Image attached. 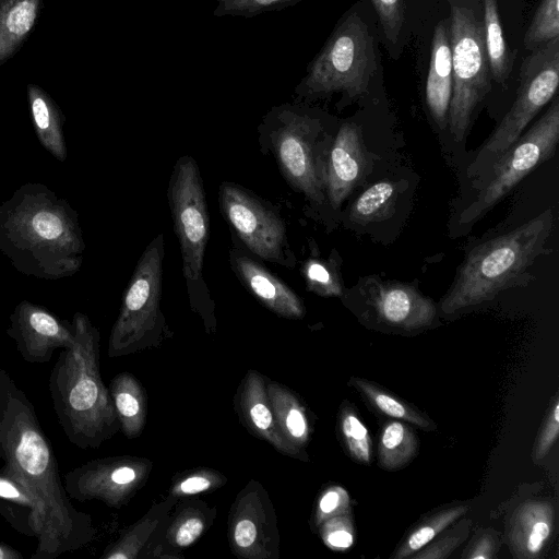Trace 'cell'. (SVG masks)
<instances>
[{
	"label": "cell",
	"mask_w": 559,
	"mask_h": 559,
	"mask_svg": "<svg viewBox=\"0 0 559 559\" xmlns=\"http://www.w3.org/2000/svg\"><path fill=\"white\" fill-rule=\"evenodd\" d=\"M499 548V534L493 530H485L474 538L464 557L467 559H492Z\"/></svg>",
	"instance_id": "44"
},
{
	"label": "cell",
	"mask_w": 559,
	"mask_h": 559,
	"mask_svg": "<svg viewBox=\"0 0 559 559\" xmlns=\"http://www.w3.org/2000/svg\"><path fill=\"white\" fill-rule=\"evenodd\" d=\"M218 203L231 234L249 252L271 263L295 267L285 223L273 205L228 181L219 186Z\"/></svg>",
	"instance_id": "12"
},
{
	"label": "cell",
	"mask_w": 559,
	"mask_h": 559,
	"mask_svg": "<svg viewBox=\"0 0 559 559\" xmlns=\"http://www.w3.org/2000/svg\"><path fill=\"white\" fill-rule=\"evenodd\" d=\"M485 46L491 79L506 86L512 71V59L503 36L498 0H481Z\"/></svg>",
	"instance_id": "29"
},
{
	"label": "cell",
	"mask_w": 559,
	"mask_h": 559,
	"mask_svg": "<svg viewBox=\"0 0 559 559\" xmlns=\"http://www.w3.org/2000/svg\"><path fill=\"white\" fill-rule=\"evenodd\" d=\"M307 288L320 296H340L342 282L332 261L309 258L301 267Z\"/></svg>",
	"instance_id": "37"
},
{
	"label": "cell",
	"mask_w": 559,
	"mask_h": 559,
	"mask_svg": "<svg viewBox=\"0 0 559 559\" xmlns=\"http://www.w3.org/2000/svg\"><path fill=\"white\" fill-rule=\"evenodd\" d=\"M366 166L360 129L353 122L343 123L326 157L325 197L336 210L360 180Z\"/></svg>",
	"instance_id": "18"
},
{
	"label": "cell",
	"mask_w": 559,
	"mask_h": 559,
	"mask_svg": "<svg viewBox=\"0 0 559 559\" xmlns=\"http://www.w3.org/2000/svg\"><path fill=\"white\" fill-rule=\"evenodd\" d=\"M230 267L260 304L286 319H301L305 306L298 295L267 270L257 257L249 252L231 234L229 249Z\"/></svg>",
	"instance_id": "16"
},
{
	"label": "cell",
	"mask_w": 559,
	"mask_h": 559,
	"mask_svg": "<svg viewBox=\"0 0 559 559\" xmlns=\"http://www.w3.org/2000/svg\"><path fill=\"white\" fill-rule=\"evenodd\" d=\"M237 412L246 429L280 453L308 461V456L293 448L282 436L275 420L266 390V378L250 369L241 380L236 397Z\"/></svg>",
	"instance_id": "17"
},
{
	"label": "cell",
	"mask_w": 559,
	"mask_h": 559,
	"mask_svg": "<svg viewBox=\"0 0 559 559\" xmlns=\"http://www.w3.org/2000/svg\"><path fill=\"white\" fill-rule=\"evenodd\" d=\"M177 498L168 495L153 504L134 524L128 527L117 540L108 545L102 559H147L167 525Z\"/></svg>",
	"instance_id": "23"
},
{
	"label": "cell",
	"mask_w": 559,
	"mask_h": 559,
	"mask_svg": "<svg viewBox=\"0 0 559 559\" xmlns=\"http://www.w3.org/2000/svg\"><path fill=\"white\" fill-rule=\"evenodd\" d=\"M0 559H23V555L15 548L0 542Z\"/></svg>",
	"instance_id": "45"
},
{
	"label": "cell",
	"mask_w": 559,
	"mask_h": 559,
	"mask_svg": "<svg viewBox=\"0 0 559 559\" xmlns=\"http://www.w3.org/2000/svg\"><path fill=\"white\" fill-rule=\"evenodd\" d=\"M378 14L386 44L395 48L405 23L404 0H371Z\"/></svg>",
	"instance_id": "40"
},
{
	"label": "cell",
	"mask_w": 559,
	"mask_h": 559,
	"mask_svg": "<svg viewBox=\"0 0 559 559\" xmlns=\"http://www.w3.org/2000/svg\"><path fill=\"white\" fill-rule=\"evenodd\" d=\"M471 521L463 519L449 531H442V535L433 538L420 550L413 554L414 559H443L448 558L468 536Z\"/></svg>",
	"instance_id": "39"
},
{
	"label": "cell",
	"mask_w": 559,
	"mask_h": 559,
	"mask_svg": "<svg viewBox=\"0 0 559 559\" xmlns=\"http://www.w3.org/2000/svg\"><path fill=\"white\" fill-rule=\"evenodd\" d=\"M109 393L123 436L133 439L141 435L147 418V395L143 384L130 372L112 378Z\"/></svg>",
	"instance_id": "28"
},
{
	"label": "cell",
	"mask_w": 559,
	"mask_h": 559,
	"mask_svg": "<svg viewBox=\"0 0 559 559\" xmlns=\"http://www.w3.org/2000/svg\"><path fill=\"white\" fill-rule=\"evenodd\" d=\"M350 498L348 492L341 486H330L325 488L318 498L314 513L313 525L319 527L324 521L349 513Z\"/></svg>",
	"instance_id": "42"
},
{
	"label": "cell",
	"mask_w": 559,
	"mask_h": 559,
	"mask_svg": "<svg viewBox=\"0 0 559 559\" xmlns=\"http://www.w3.org/2000/svg\"><path fill=\"white\" fill-rule=\"evenodd\" d=\"M397 187L391 181H380L365 190L353 203L352 222L366 224L389 218L394 211Z\"/></svg>",
	"instance_id": "31"
},
{
	"label": "cell",
	"mask_w": 559,
	"mask_h": 559,
	"mask_svg": "<svg viewBox=\"0 0 559 559\" xmlns=\"http://www.w3.org/2000/svg\"><path fill=\"white\" fill-rule=\"evenodd\" d=\"M263 154H272L282 176L312 206H323L329 147L324 120L306 103L272 107L258 127Z\"/></svg>",
	"instance_id": "5"
},
{
	"label": "cell",
	"mask_w": 559,
	"mask_h": 559,
	"mask_svg": "<svg viewBox=\"0 0 559 559\" xmlns=\"http://www.w3.org/2000/svg\"><path fill=\"white\" fill-rule=\"evenodd\" d=\"M28 106L36 136L41 146L57 160L67 159L63 124L66 117L55 99L39 85L26 86Z\"/></svg>",
	"instance_id": "25"
},
{
	"label": "cell",
	"mask_w": 559,
	"mask_h": 559,
	"mask_svg": "<svg viewBox=\"0 0 559 559\" xmlns=\"http://www.w3.org/2000/svg\"><path fill=\"white\" fill-rule=\"evenodd\" d=\"M559 433V400L556 396L552 403V407L547 416L546 421L543 425V428L539 431V435L536 439L534 451L532 457L534 462H539L543 460L555 441L557 440Z\"/></svg>",
	"instance_id": "43"
},
{
	"label": "cell",
	"mask_w": 559,
	"mask_h": 559,
	"mask_svg": "<svg viewBox=\"0 0 559 559\" xmlns=\"http://www.w3.org/2000/svg\"><path fill=\"white\" fill-rule=\"evenodd\" d=\"M318 528L325 546L334 551H345L354 544V525L349 513L333 516Z\"/></svg>",
	"instance_id": "41"
},
{
	"label": "cell",
	"mask_w": 559,
	"mask_h": 559,
	"mask_svg": "<svg viewBox=\"0 0 559 559\" xmlns=\"http://www.w3.org/2000/svg\"><path fill=\"white\" fill-rule=\"evenodd\" d=\"M340 430L350 456L359 463L369 464L372 443L368 429L348 405L342 408Z\"/></svg>",
	"instance_id": "36"
},
{
	"label": "cell",
	"mask_w": 559,
	"mask_h": 559,
	"mask_svg": "<svg viewBox=\"0 0 559 559\" xmlns=\"http://www.w3.org/2000/svg\"><path fill=\"white\" fill-rule=\"evenodd\" d=\"M213 15L216 17H253L266 12L281 11L301 0H215Z\"/></svg>",
	"instance_id": "38"
},
{
	"label": "cell",
	"mask_w": 559,
	"mask_h": 559,
	"mask_svg": "<svg viewBox=\"0 0 559 559\" xmlns=\"http://www.w3.org/2000/svg\"><path fill=\"white\" fill-rule=\"evenodd\" d=\"M469 507L467 504L453 506L442 509L419 523L401 543L393 555L394 559H404L420 550L436 538L448 526L462 518Z\"/></svg>",
	"instance_id": "32"
},
{
	"label": "cell",
	"mask_w": 559,
	"mask_h": 559,
	"mask_svg": "<svg viewBox=\"0 0 559 559\" xmlns=\"http://www.w3.org/2000/svg\"><path fill=\"white\" fill-rule=\"evenodd\" d=\"M215 518V507L193 497L179 499L147 559L183 558L180 551L197 543L213 525Z\"/></svg>",
	"instance_id": "19"
},
{
	"label": "cell",
	"mask_w": 559,
	"mask_h": 559,
	"mask_svg": "<svg viewBox=\"0 0 559 559\" xmlns=\"http://www.w3.org/2000/svg\"><path fill=\"white\" fill-rule=\"evenodd\" d=\"M44 0H0V66L12 59L35 28Z\"/></svg>",
	"instance_id": "26"
},
{
	"label": "cell",
	"mask_w": 559,
	"mask_h": 559,
	"mask_svg": "<svg viewBox=\"0 0 559 559\" xmlns=\"http://www.w3.org/2000/svg\"><path fill=\"white\" fill-rule=\"evenodd\" d=\"M350 384L359 390L377 409L386 416L402 419L425 430L436 429V425L428 417L380 389L374 383L365 379L353 378Z\"/></svg>",
	"instance_id": "33"
},
{
	"label": "cell",
	"mask_w": 559,
	"mask_h": 559,
	"mask_svg": "<svg viewBox=\"0 0 559 559\" xmlns=\"http://www.w3.org/2000/svg\"><path fill=\"white\" fill-rule=\"evenodd\" d=\"M167 198L179 241L190 308L202 319L207 333L215 332V302L203 274L210 219L203 181L193 157L185 155L176 162Z\"/></svg>",
	"instance_id": "6"
},
{
	"label": "cell",
	"mask_w": 559,
	"mask_h": 559,
	"mask_svg": "<svg viewBox=\"0 0 559 559\" xmlns=\"http://www.w3.org/2000/svg\"><path fill=\"white\" fill-rule=\"evenodd\" d=\"M453 91V69L449 38V20H441L433 29L429 70L426 81V103L436 123L448 126Z\"/></svg>",
	"instance_id": "22"
},
{
	"label": "cell",
	"mask_w": 559,
	"mask_h": 559,
	"mask_svg": "<svg viewBox=\"0 0 559 559\" xmlns=\"http://www.w3.org/2000/svg\"><path fill=\"white\" fill-rule=\"evenodd\" d=\"M558 140L559 99L555 96L534 126L495 160L487 181L462 212L460 223H474L486 214L528 173L554 156Z\"/></svg>",
	"instance_id": "10"
},
{
	"label": "cell",
	"mask_w": 559,
	"mask_h": 559,
	"mask_svg": "<svg viewBox=\"0 0 559 559\" xmlns=\"http://www.w3.org/2000/svg\"><path fill=\"white\" fill-rule=\"evenodd\" d=\"M555 510L551 503L531 500L522 503L509 522L508 538L513 557L537 558L554 528Z\"/></svg>",
	"instance_id": "21"
},
{
	"label": "cell",
	"mask_w": 559,
	"mask_h": 559,
	"mask_svg": "<svg viewBox=\"0 0 559 559\" xmlns=\"http://www.w3.org/2000/svg\"><path fill=\"white\" fill-rule=\"evenodd\" d=\"M559 37V0H540L524 35V47L532 51Z\"/></svg>",
	"instance_id": "35"
},
{
	"label": "cell",
	"mask_w": 559,
	"mask_h": 559,
	"mask_svg": "<svg viewBox=\"0 0 559 559\" xmlns=\"http://www.w3.org/2000/svg\"><path fill=\"white\" fill-rule=\"evenodd\" d=\"M74 344L63 348L49 376L52 407L67 439L79 449H97L120 425L99 370L98 329L76 311Z\"/></svg>",
	"instance_id": "3"
},
{
	"label": "cell",
	"mask_w": 559,
	"mask_h": 559,
	"mask_svg": "<svg viewBox=\"0 0 559 559\" xmlns=\"http://www.w3.org/2000/svg\"><path fill=\"white\" fill-rule=\"evenodd\" d=\"M7 334L26 362H48L57 349L74 344L72 322L59 319L48 309L23 300L9 318Z\"/></svg>",
	"instance_id": "15"
},
{
	"label": "cell",
	"mask_w": 559,
	"mask_h": 559,
	"mask_svg": "<svg viewBox=\"0 0 559 559\" xmlns=\"http://www.w3.org/2000/svg\"><path fill=\"white\" fill-rule=\"evenodd\" d=\"M153 462L133 455L108 456L88 461L63 476L68 496L80 502L98 500L120 509L145 485Z\"/></svg>",
	"instance_id": "13"
},
{
	"label": "cell",
	"mask_w": 559,
	"mask_h": 559,
	"mask_svg": "<svg viewBox=\"0 0 559 559\" xmlns=\"http://www.w3.org/2000/svg\"><path fill=\"white\" fill-rule=\"evenodd\" d=\"M0 514L19 533L40 536L45 508L40 499L23 483L0 471Z\"/></svg>",
	"instance_id": "24"
},
{
	"label": "cell",
	"mask_w": 559,
	"mask_h": 559,
	"mask_svg": "<svg viewBox=\"0 0 559 559\" xmlns=\"http://www.w3.org/2000/svg\"><path fill=\"white\" fill-rule=\"evenodd\" d=\"M164 235L144 249L124 290L108 338L107 356L119 358L157 347L171 336L160 308Z\"/></svg>",
	"instance_id": "9"
},
{
	"label": "cell",
	"mask_w": 559,
	"mask_h": 559,
	"mask_svg": "<svg viewBox=\"0 0 559 559\" xmlns=\"http://www.w3.org/2000/svg\"><path fill=\"white\" fill-rule=\"evenodd\" d=\"M227 535L230 550L238 558L280 557L275 508L258 480H250L238 492L229 511Z\"/></svg>",
	"instance_id": "14"
},
{
	"label": "cell",
	"mask_w": 559,
	"mask_h": 559,
	"mask_svg": "<svg viewBox=\"0 0 559 559\" xmlns=\"http://www.w3.org/2000/svg\"><path fill=\"white\" fill-rule=\"evenodd\" d=\"M519 79L511 108L484 143L475 165L499 158L555 97L559 83V37L532 50L521 64Z\"/></svg>",
	"instance_id": "11"
},
{
	"label": "cell",
	"mask_w": 559,
	"mask_h": 559,
	"mask_svg": "<svg viewBox=\"0 0 559 559\" xmlns=\"http://www.w3.org/2000/svg\"><path fill=\"white\" fill-rule=\"evenodd\" d=\"M370 300L384 322L405 330L428 326L436 317L433 302L406 284L374 283Z\"/></svg>",
	"instance_id": "20"
},
{
	"label": "cell",
	"mask_w": 559,
	"mask_h": 559,
	"mask_svg": "<svg viewBox=\"0 0 559 559\" xmlns=\"http://www.w3.org/2000/svg\"><path fill=\"white\" fill-rule=\"evenodd\" d=\"M453 91L448 115L452 135L464 139L476 108L491 90L481 0H447Z\"/></svg>",
	"instance_id": "8"
},
{
	"label": "cell",
	"mask_w": 559,
	"mask_h": 559,
	"mask_svg": "<svg viewBox=\"0 0 559 559\" xmlns=\"http://www.w3.org/2000/svg\"><path fill=\"white\" fill-rule=\"evenodd\" d=\"M373 35L354 8L340 20L296 85L294 102L310 103L341 93L354 99L367 93L376 71Z\"/></svg>",
	"instance_id": "7"
},
{
	"label": "cell",
	"mask_w": 559,
	"mask_h": 559,
	"mask_svg": "<svg viewBox=\"0 0 559 559\" xmlns=\"http://www.w3.org/2000/svg\"><path fill=\"white\" fill-rule=\"evenodd\" d=\"M554 224L551 209L510 230L496 236L467 254L457 276L441 300V310H457L493 299L516 285L548 238Z\"/></svg>",
	"instance_id": "4"
},
{
	"label": "cell",
	"mask_w": 559,
	"mask_h": 559,
	"mask_svg": "<svg viewBox=\"0 0 559 559\" xmlns=\"http://www.w3.org/2000/svg\"><path fill=\"white\" fill-rule=\"evenodd\" d=\"M0 471L27 486L43 502L45 524L32 559H56L96 536L90 514L68 496L53 449L26 393L0 368Z\"/></svg>",
	"instance_id": "1"
},
{
	"label": "cell",
	"mask_w": 559,
	"mask_h": 559,
	"mask_svg": "<svg viewBox=\"0 0 559 559\" xmlns=\"http://www.w3.org/2000/svg\"><path fill=\"white\" fill-rule=\"evenodd\" d=\"M0 251L26 276L70 277L84 260L79 214L47 186L24 183L0 205Z\"/></svg>",
	"instance_id": "2"
},
{
	"label": "cell",
	"mask_w": 559,
	"mask_h": 559,
	"mask_svg": "<svg viewBox=\"0 0 559 559\" xmlns=\"http://www.w3.org/2000/svg\"><path fill=\"white\" fill-rule=\"evenodd\" d=\"M417 439L413 430L402 421L388 423L381 431L378 447L379 464L384 469H399L416 454Z\"/></svg>",
	"instance_id": "30"
},
{
	"label": "cell",
	"mask_w": 559,
	"mask_h": 559,
	"mask_svg": "<svg viewBox=\"0 0 559 559\" xmlns=\"http://www.w3.org/2000/svg\"><path fill=\"white\" fill-rule=\"evenodd\" d=\"M227 483L221 472L210 467H198L177 474L169 487V495L179 499L212 492Z\"/></svg>",
	"instance_id": "34"
},
{
	"label": "cell",
	"mask_w": 559,
	"mask_h": 559,
	"mask_svg": "<svg viewBox=\"0 0 559 559\" xmlns=\"http://www.w3.org/2000/svg\"><path fill=\"white\" fill-rule=\"evenodd\" d=\"M266 390L278 429L284 439L307 455L311 426L308 414L298 396L287 386L266 378Z\"/></svg>",
	"instance_id": "27"
}]
</instances>
